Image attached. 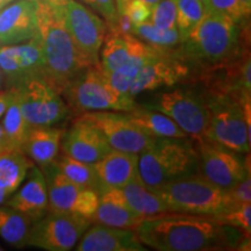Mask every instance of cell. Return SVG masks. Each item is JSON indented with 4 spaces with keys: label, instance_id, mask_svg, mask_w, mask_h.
I'll return each instance as SVG.
<instances>
[{
    "label": "cell",
    "instance_id": "37",
    "mask_svg": "<svg viewBox=\"0 0 251 251\" xmlns=\"http://www.w3.org/2000/svg\"><path fill=\"white\" fill-rule=\"evenodd\" d=\"M78 1L92 9L94 13L99 14V17L105 20L109 29L117 25L119 13L115 0H78Z\"/></svg>",
    "mask_w": 251,
    "mask_h": 251
},
{
    "label": "cell",
    "instance_id": "34",
    "mask_svg": "<svg viewBox=\"0 0 251 251\" xmlns=\"http://www.w3.org/2000/svg\"><path fill=\"white\" fill-rule=\"evenodd\" d=\"M220 224L230 226L241 230L246 236H250L251 233V202L237 203L224 214L215 216Z\"/></svg>",
    "mask_w": 251,
    "mask_h": 251
},
{
    "label": "cell",
    "instance_id": "12",
    "mask_svg": "<svg viewBox=\"0 0 251 251\" xmlns=\"http://www.w3.org/2000/svg\"><path fill=\"white\" fill-rule=\"evenodd\" d=\"M199 169L203 177L228 190L250 176V155L243 159L240 153L207 140L196 142Z\"/></svg>",
    "mask_w": 251,
    "mask_h": 251
},
{
    "label": "cell",
    "instance_id": "6",
    "mask_svg": "<svg viewBox=\"0 0 251 251\" xmlns=\"http://www.w3.org/2000/svg\"><path fill=\"white\" fill-rule=\"evenodd\" d=\"M207 131L205 140L237 153L250 152L251 128L238 100L230 94L205 91Z\"/></svg>",
    "mask_w": 251,
    "mask_h": 251
},
{
    "label": "cell",
    "instance_id": "31",
    "mask_svg": "<svg viewBox=\"0 0 251 251\" xmlns=\"http://www.w3.org/2000/svg\"><path fill=\"white\" fill-rule=\"evenodd\" d=\"M1 127L9 148L21 150L24 141L26 139L27 131L29 129V126L27 125L23 113H21L17 93H15L12 102L9 103L8 108L6 109L5 114L2 115Z\"/></svg>",
    "mask_w": 251,
    "mask_h": 251
},
{
    "label": "cell",
    "instance_id": "42",
    "mask_svg": "<svg viewBox=\"0 0 251 251\" xmlns=\"http://www.w3.org/2000/svg\"><path fill=\"white\" fill-rule=\"evenodd\" d=\"M8 149H11V148H9L7 140H6L5 133H4V130H2L1 125H0V153H1L2 151H5V150H8Z\"/></svg>",
    "mask_w": 251,
    "mask_h": 251
},
{
    "label": "cell",
    "instance_id": "40",
    "mask_svg": "<svg viewBox=\"0 0 251 251\" xmlns=\"http://www.w3.org/2000/svg\"><path fill=\"white\" fill-rule=\"evenodd\" d=\"M17 89L15 87H8L6 90H0V118L5 114L6 109L8 108L9 103L15 97Z\"/></svg>",
    "mask_w": 251,
    "mask_h": 251
},
{
    "label": "cell",
    "instance_id": "28",
    "mask_svg": "<svg viewBox=\"0 0 251 251\" xmlns=\"http://www.w3.org/2000/svg\"><path fill=\"white\" fill-rule=\"evenodd\" d=\"M33 221L13 207L0 205V237L14 248L27 247Z\"/></svg>",
    "mask_w": 251,
    "mask_h": 251
},
{
    "label": "cell",
    "instance_id": "19",
    "mask_svg": "<svg viewBox=\"0 0 251 251\" xmlns=\"http://www.w3.org/2000/svg\"><path fill=\"white\" fill-rule=\"evenodd\" d=\"M77 251H144L134 229L111 227L102 224L91 225L75 247Z\"/></svg>",
    "mask_w": 251,
    "mask_h": 251
},
{
    "label": "cell",
    "instance_id": "8",
    "mask_svg": "<svg viewBox=\"0 0 251 251\" xmlns=\"http://www.w3.org/2000/svg\"><path fill=\"white\" fill-rule=\"evenodd\" d=\"M169 117L194 142L205 140L207 131V107L205 92L198 89L172 86L150 97L141 103Z\"/></svg>",
    "mask_w": 251,
    "mask_h": 251
},
{
    "label": "cell",
    "instance_id": "30",
    "mask_svg": "<svg viewBox=\"0 0 251 251\" xmlns=\"http://www.w3.org/2000/svg\"><path fill=\"white\" fill-rule=\"evenodd\" d=\"M159 48H157V47H152L150 51L131 58L130 61H128L126 64L122 65V67L117 69V70L108 72V74H105V72H103L106 76V79H107L109 83V85L117 91L119 94H121V96L131 98L129 94L131 83H133L135 77L137 76V74H139V71L142 69L143 65L149 61V58L151 57L153 54H156V51Z\"/></svg>",
    "mask_w": 251,
    "mask_h": 251
},
{
    "label": "cell",
    "instance_id": "10",
    "mask_svg": "<svg viewBox=\"0 0 251 251\" xmlns=\"http://www.w3.org/2000/svg\"><path fill=\"white\" fill-rule=\"evenodd\" d=\"M42 171L48 190V212L77 215L93 221L99 202L97 191L75 184L62 174L54 162Z\"/></svg>",
    "mask_w": 251,
    "mask_h": 251
},
{
    "label": "cell",
    "instance_id": "47",
    "mask_svg": "<svg viewBox=\"0 0 251 251\" xmlns=\"http://www.w3.org/2000/svg\"><path fill=\"white\" fill-rule=\"evenodd\" d=\"M200 1H201L202 4L205 5V7H206V11H207V4H208V0H200Z\"/></svg>",
    "mask_w": 251,
    "mask_h": 251
},
{
    "label": "cell",
    "instance_id": "22",
    "mask_svg": "<svg viewBox=\"0 0 251 251\" xmlns=\"http://www.w3.org/2000/svg\"><path fill=\"white\" fill-rule=\"evenodd\" d=\"M109 30L103 39L99 54V67L105 74L117 70L131 58L150 51L153 47L130 33Z\"/></svg>",
    "mask_w": 251,
    "mask_h": 251
},
{
    "label": "cell",
    "instance_id": "27",
    "mask_svg": "<svg viewBox=\"0 0 251 251\" xmlns=\"http://www.w3.org/2000/svg\"><path fill=\"white\" fill-rule=\"evenodd\" d=\"M121 190L131 208L144 218L168 212L164 201L152 188L144 184L140 176L126 184Z\"/></svg>",
    "mask_w": 251,
    "mask_h": 251
},
{
    "label": "cell",
    "instance_id": "16",
    "mask_svg": "<svg viewBox=\"0 0 251 251\" xmlns=\"http://www.w3.org/2000/svg\"><path fill=\"white\" fill-rule=\"evenodd\" d=\"M0 71L9 87H17L31 78L45 77L39 33L25 42L0 46Z\"/></svg>",
    "mask_w": 251,
    "mask_h": 251
},
{
    "label": "cell",
    "instance_id": "24",
    "mask_svg": "<svg viewBox=\"0 0 251 251\" xmlns=\"http://www.w3.org/2000/svg\"><path fill=\"white\" fill-rule=\"evenodd\" d=\"M64 129L55 126L29 127L21 150L34 164L41 169L55 161L61 150Z\"/></svg>",
    "mask_w": 251,
    "mask_h": 251
},
{
    "label": "cell",
    "instance_id": "4",
    "mask_svg": "<svg viewBox=\"0 0 251 251\" xmlns=\"http://www.w3.org/2000/svg\"><path fill=\"white\" fill-rule=\"evenodd\" d=\"M153 191L164 201L168 212L215 218L235 205L227 190L197 172L172 179Z\"/></svg>",
    "mask_w": 251,
    "mask_h": 251
},
{
    "label": "cell",
    "instance_id": "2",
    "mask_svg": "<svg viewBox=\"0 0 251 251\" xmlns=\"http://www.w3.org/2000/svg\"><path fill=\"white\" fill-rule=\"evenodd\" d=\"M36 15L45 77L61 92L69 81L93 64L72 39L58 7L36 0Z\"/></svg>",
    "mask_w": 251,
    "mask_h": 251
},
{
    "label": "cell",
    "instance_id": "11",
    "mask_svg": "<svg viewBox=\"0 0 251 251\" xmlns=\"http://www.w3.org/2000/svg\"><path fill=\"white\" fill-rule=\"evenodd\" d=\"M92 224L81 216L47 212L31 225L27 246L47 251L72 250Z\"/></svg>",
    "mask_w": 251,
    "mask_h": 251
},
{
    "label": "cell",
    "instance_id": "36",
    "mask_svg": "<svg viewBox=\"0 0 251 251\" xmlns=\"http://www.w3.org/2000/svg\"><path fill=\"white\" fill-rule=\"evenodd\" d=\"M118 13L125 15L133 26L149 20L151 13V6L144 4L140 0H127L117 6Z\"/></svg>",
    "mask_w": 251,
    "mask_h": 251
},
{
    "label": "cell",
    "instance_id": "20",
    "mask_svg": "<svg viewBox=\"0 0 251 251\" xmlns=\"http://www.w3.org/2000/svg\"><path fill=\"white\" fill-rule=\"evenodd\" d=\"M6 205L21 212L35 222L48 212V190L42 169L34 164L24 183L8 198Z\"/></svg>",
    "mask_w": 251,
    "mask_h": 251
},
{
    "label": "cell",
    "instance_id": "7",
    "mask_svg": "<svg viewBox=\"0 0 251 251\" xmlns=\"http://www.w3.org/2000/svg\"><path fill=\"white\" fill-rule=\"evenodd\" d=\"M69 109L78 115L84 112H128L135 100L119 94L106 79L99 64L84 69L61 91Z\"/></svg>",
    "mask_w": 251,
    "mask_h": 251
},
{
    "label": "cell",
    "instance_id": "48",
    "mask_svg": "<svg viewBox=\"0 0 251 251\" xmlns=\"http://www.w3.org/2000/svg\"><path fill=\"white\" fill-rule=\"evenodd\" d=\"M2 250V247L1 246H0V251H1Z\"/></svg>",
    "mask_w": 251,
    "mask_h": 251
},
{
    "label": "cell",
    "instance_id": "13",
    "mask_svg": "<svg viewBox=\"0 0 251 251\" xmlns=\"http://www.w3.org/2000/svg\"><path fill=\"white\" fill-rule=\"evenodd\" d=\"M58 8L78 48L93 65L99 64L100 49L107 34L105 20L78 0H65Z\"/></svg>",
    "mask_w": 251,
    "mask_h": 251
},
{
    "label": "cell",
    "instance_id": "1",
    "mask_svg": "<svg viewBox=\"0 0 251 251\" xmlns=\"http://www.w3.org/2000/svg\"><path fill=\"white\" fill-rule=\"evenodd\" d=\"M135 230L144 246L158 251L233 250L249 237L212 216L178 212L146 216Z\"/></svg>",
    "mask_w": 251,
    "mask_h": 251
},
{
    "label": "cell",
    "instance_id": "18",
    "mask_svg": "<svg viewBox=\"0 0 251 251\" xmlns=\"http://www.w3.org/2000/svg\"><path fill=\"white\" fill-rule=\"evenodd\" d=\"M36 33V0H15L0 9V46L25 42Z\"/></svg>",
    "mask_w": 251,
    "mask_h": 251
},
{
    "label": "cell",
    "instance_id": "35",
    "mask_svg": "<svg viewBox=\"0 0 251 251\" xmlns=\"http://www.w3.org/2000/svg\"><path fill=\"white\" fill-rule=\"evenodd\" d=\"M177 4L176 0H161L151 7L149 21L162 29H176Z\"/></svg>",
    "mask_w": 251,
    "mask_h": 251
},
{
    "label": "cell",
    "instance_id": "26",
    "mask_svg": "<svg viewBox=\"0 0 251 251\" xmlns=\"http://www.w3.org/2000/svg\"><path fill=\"white\" fill-rule=\"evenodd\" d=\"M33 165L23 150L8 149L0 153V192L11 197L24 183Z\"/></svg>",
    "mask_w": 251,
    "mask_h": 251
},
{
    "label": "cell",
    "instance_id": "41",
    "mask_svg": "<svg viewBox=\"0 0 251 251\" xmlns=\"http://www.w3.org/2000/svg\"><path fill=\"white\" fill-rule=\"evenodd\" d=\"M238 4H240L243 18L246 19V20L249 19L251 13V0H238Z\"/></svg>",
    "mask_w": 251,
    "mask_h": 251
},
{
    "label": "cell",
    "instance_id": "3",
    "mask_svg": "<svg viewBox=\"0 0 251 251\" xmlns=\"http://www.w3.org/2000/svg\"><path fill=\"white\" fill-rule=\"evenodd\" d=\"M240 39V25L226 15L206 12L177 52L186 62L209 68L237 56Z\"/></svg>",
    "mask_w": 251,
    "mask_h": 251
},
{
    "label": "cell",
    "instance_id": "17",
    "mask_svg": "<svg viewBox=\"0 0 251 251\" xmlns=\"http://www.w3.org/2000/svg\"><path fill=\"white\" fill-rule=\"evenodd\" d=\"M61 149L78 161L94 164L111 150L101 131L78 119H75L70 129L62 136Z\"/></svg>",
    "mask_w": 251,
    "mask_h": 251
},
{
    "label": "cell",
    "instance_id": "21",
    "mask_svg": "<svg viewBox=\"0 0 251 251\" xmlns=\"http://www.w3.org/2000/svg\"><path fill=\"white\" fill-rule=\"evenodd\" d=\"M98 194V208L93 222L126 229H136L139 227L144 216L131 208L121 188L100 184Z\"/></svg>",
    "mask_w": 251,
    "mask_h": 251
},
{
    "label": "cell",
    "instance_id": "29",
    "mask_svg": "<svg viewBox=\"0 0 251 251\" xmlns=\"http://www.w3.org/2000/svg\"><path fill=\"white\" fill-rule=\"evenodd\" d=\"M54 163L65 177L81 187L90 188L98 192L100 181L93 164L78 161L65 152L58 153Z\"/></svg>",
    "mask_w": 251,
    "mask_h": 251
},
{
    "label": "cell",
    "instance_id": "25",
    "mask_svg": "<svg viewBox=\"0 0 251 251\" xmlns=\"http://www.w3.org/2000/svg\"><path fill=\"white\" fill-rule=\"evenodd\" d=\"M125 113L140 130L151 137H168V139L188 137V135L181 130L170 118L155 109L144 107L135 102L134 107Z\"/></svg>",
    "mask_w": 251,
    "mask_h": 251
},
{
    "label": "cell",
    "instance_id": "5",
    "mask_svg": "<svg viewBox=\"0 0 251 251\" xmlns=\"http://www.w3.org/2000/svg\"><path fill=\"white\" fill-rule=\"evenodd\" d=\"M198 169L199 156L190 137H155L139 155V175L152 190L181 176L198 172Z\"/></svg>",
    "mask_w": 251,
    "mask_h": 251
},
{
    "label": "cell",
    "instance_id": "9",
    "mask_svg": "<svg viewBox=\"0 0 251 251\" xmlns=\"http://www.w3.org/2000/svg\"><path fill=\"white\" fill-rule=\"evenodd\" d=\"M15 89L21 113L29 127L55 126L70 113L61 92L45 77L31 78Z\"/></svg>",
    "mask_w": 251,
    "mask_h": 251
},
{
    "label": "cell",
    "instance_id": "45",
    "mask_svg": "<svg viewBox=\"0 0 251 251\" xmlns=\"http://www.w3.org/2000/svg\"><path fill=\"white\" fill-rule=\"evenodd\" d=\"M15 1V0H0V9L4 8L5 6H7L8 4H11V2Z\"/></svg>",
    "mask_w": 251,
    "mask_h": 251
},
{
    "label": "cell",
    "instance_id": "38",
    "mask_svg": "<svg viewBox=\"0 0 251 251\" xmlns=\"http://www.w3.org/2000/svg\"><path fill=\"white\" fill-rule=\"evenodd\" d=\"M207 12L226 15L238 25L242 21H246L242 12H241L238 0H208Z\"/></svg>",
    "mask_w": 251,
    "mask_h": 251
},
{
    "label": "cell",
    "instance_id": "14",
    "mask_svg": "<svg viewBox=\"0 0 251 251\" xmlns=\"http://www.w3.org/2000/svg\"><path fill=\"white\" fill-rule=\"evenodd\" d=\"M92 125L107 140L112 149L137 153L144 151L155 137L144 134L128 119L125 112L93 111L84 112L76 118Z\"/></svg>",
    "mask_w": 251,
    "mask_h": 251
},
{
    "label": "cell",
    "instance_id": "46",
    "mask_svg": "<svg viewBox=\"0 0 251 251\" xmlns=\"http://www.w3.org/2000/svg\"><path fill=\"white\" fill-rule=\"evenodd\" d=\"M2 83H4V77H2V74H1V71H0V90H1Z\"/></svg>",
    "mask_w": 251,
    "mask_h": 251
},
{
    "label": "cell",
    "instance_id": "39",
    "mask_svg": "<svg viewBox=\"0 0 251 251\" xmlns=\"http://www.w3.org/2000/svg\"><path fill=\"white\" fill-rule=\"evenodd\" d=\"M229 197L235 205L237 203L251 202V179L250 176L244 178L242 181L234 185L233 187L228 188Z\"/></svg>",
    "mask_w": 251,
    "mask_h": 251
},
{
    "label": "cell",
    "instance_id": "43",
    "mask_svg": "<svg viewBox=\"0 0 251 251\" xmlns=\"http://www.w3.org/2000/svg\"><path fill=\"white\" fill-rule=\"evenodd\" d=\"M115 1H117V6H118V5L122 4V2L127 1V0H115ZM140 1H142V2H144V4H147V5L151 6V7H152L153 5H156L157 2L161 1V0H140Z\"/></svg>",
    "mask_w": 251,
    "mask_h": 251
},
{
    "label": "cell",
    "instance_id": "32",
    "mask_svg": "<svg viewBox=\"0 0 251 251\" xmlns=\"http://www.w3.org/2000/svg\"><path fill=\"white\" fill-rule=\"evenodd\" d=\"M130 34L150 46L162 49H172L179 46L184 41L177 28L169 30L162 29V28L153 26L149 20L131 27Z\"/></svg>",
    "mask_w": 251,
    "mask_h": 251
},
{
    "label": "cell",
    "instance_id": "33",
    "mask_svg": "<svg viewBox=\"0 0 251 251\" xmlns=\"http://www.w3.org/2000/svg\"><path fill=\"white\" fill-rule=\"evenodd\" d=\"M176 27L185 39L206 14V7L200 0H176Z\"/></svg>",
    "mask_w": 251,
    "mask_h": 251
},
{
    "label": "cell",
    "instance_id": "44",
    "mask_svg": "<svg viewBox=\"0 0 251 251\" xmlns=\"http://www.w3.org/2000/svg\"><path fill=\"white\" fill-rule=\"evenodd\" d=\"M42 1H45L51 6H55V7H61L65 2V0H42Z\"/></svg>",
    "mask_w": 251,
    "mask_h": 251
},
{
    "label": "cell",
    "instance_id": "23",
    "mask_svg": "<svg viewBox=\"0 0 251 251\" xmlns=\"http://www.w3.org/2000/svg\"><path fill=\"white\" fill-rule=\"evenodd\" d=\"M93 165L100 184L107 186L121 188L140 176L137 153L111 149Z\"/></svg>",
    "mask_w": 251,
    "mask_h": 251
},
{
    "label": "cell",
    "instance_id": "15",
    "mask_svg": "<svg viewBox=\"0 0 251 251\" xmlns=\"http://www.w3.org/2000/svg\"><path fill=\"white\" fill-rule=\"evenodd\" d=\"M190 67L177 51L159 48L143 65L131 83L129 94L133 99L147 92L179 84L188 76Z\"/></svg>",
    "mask_w": 251,
    "mask_h": 251
}]
</instances>
